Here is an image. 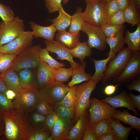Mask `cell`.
<instances>
[{
    "instance_id": "1",
    "label": "cell",
    "mask_w": 140,
    "mask_h": 140,
    "mask_svg": "<svg viewBox=\"0 0 140 140\" xmlns=\"http://www.w3.org/2000/svg\"><path fill=\"white\" fill-rule=\"evenodd\" d=\"M5 126L4 135L8 140H29L35 129L29 119L28 115L15 107L1 113Z\"/></svg>"
},
{
    "instance_id": "2",
    "label": "cell",
    "mask_w": 140,
    "mask_h": 140,
    "mask_svg": "<svg viewBox=\"0 0 140 140\" xmlns=\"http://www.w3.org/2000/svg\"><path fill=\"white\" fill-rule=\"evenodd\" d=\"M98 82L90 80L76 86L74 121L76 122L84 114L90 105L91 94Z\"/></svg>"
},
{
    "instance_id": "3",
    "label": "cell",
    "mask_w": 140,
    "mask_h": 140,
    "mask_svg": "<svg viewBox=\"0 0 140 140\" xmlns=\"http://www.w3.org/2000/svg\"><path fill=\"white\" fill-rule=\"evenodd\" d=\"M41 97L38 89L22 88L15 97V107L21 112L28 115L35 111Z\"/></svg>"
},
{
    "instance_id": "4",
    "label": "cell",
    "mask_w": 140,
    "mask_h": 140,
    "mask_svg": "<svg viewBox=\"0 0 140 140\" xmlns=\"http://www.w3.org/2000/svg\"><path fill=\"white\" fill-rule=\"evenodd\" d=\"M39 45H32L16 55L13 59L11 67L18 73L25 69H35L40 61Z\"/></svg>"
},
{
    "instance_id": "5",
    "label": "cell",
    "mask_w": 140,
    "mask_h": 140,
    "mask_svg": "<svg viewBox=\"0 0 140 140\" xmlns=\"http://www.w3.org/2000/svg\"><path fill=\"white\" fill-rule=\"evenodd\" d=\"M106 3L104 0H101L86 3L85 10L81 13L84 22L101 28L103 27L106 23L105 13Z\"/></svg>"
},
{
    "instance_id": "6",
    "label": "cell",
    "mask_w": 140,
    "mask_h": 140,
    "mask_svg": "<svg viewBox=\"0 0 140 140\" xmlns=\"http://www.w3.org/2000/svg\"><path fill=\"white\" fill-rule=\"evenodd\" d=\"M132 53L127 47L123 48L109 61L101 80L102 83H106L108 80L116 78L121 73L130 58Z\"/></svg>"
},
{
    "instance_id": "7",
    "label": "cell",
    "mask_w": 140,
    "mask_h": 140,
    "mask_svg": "<svg viewBox=\"0 0 140 140\" xmlns=\"http://www.w3.org/2000/svg\"><path fill=\"white\" fill-rule=\"evenodd\" d=\"M69 88L67 85L55 80L38 90L41 98L53 105L62 100Z\"/></svg>"
},
{
    "instance_id": "8",
    "label": "cell",
    "mask_w": 140,
    "mask_h": 140,
    "mask_svg": "<svg viewBox=\"0 0 140 140\" xmlns=\"http://www.w3.org/2000/svg\"><path fill=\"white\" fill-rule=\"evenodd\" d=\"M25 30L24 21L19 16L8 23L0 22V47L13 40Z\"/></svg>"
},
{
    "instance_id": "9",
    "label": "cell",
    "mask_w": 140,
    "mask_h": 140,
    "mask_svg": "<svg viewBox=\"0 0 140 140\" xmlns=\"http://www.w3.org/2000/svg\"><path fill=\"white\" fill-rule=\"evenodd\" d=\"M81 31L87 36V44L91 49L95 48L101 51L106 49V37L102 28L84 22Z\"/></svg>"
},
{
    "instance_id": "10",
    "label": "cell",
    "mask_w": 140,
    "mask_h": 140,
    "mask_svg": "<svg viewBox=\"0 0 140 140\" xmlns=\"http://www.w3.org/2000/svg\"><path fill=\"white\" fill-rule=\"evenodd\" d=\"M32 31L24 30L11 41L0 47V52L17 55L32 45Z\"/></svg>"
},
{
    "instance_id": "11",
    "label": "cell",
    "mask_w": 140,
    "mask_h": 140,
    "mask_svg": "<svg viewBox=\"0 0 140 140\" xmlns=\"http://www.w3.org/2000/svg\"><path fill=\"white\" fill-rule=\"evenodd\" d=\"M131 55L121 73L114 78L115 83H127L139 77L140 73V51L132 52Z\"/></svg>"
},
{
    "instance_id": "12",
    "label": "cell",
    "mask_w": 140,
    "mask_h": 140,
    "mask_svg": "<svg viewBox=\"0 0 140 140\" xmlns=\"http://www.w3.org/2000/svg\"><path fill=\"white\" fill-rule=\"evenodd\" d=\"M90 106L89 123L91 126L101 120L111 117L116 110L108 103L95 98L90 100Z\"/></svg>"
},
{
    "instance_id": "13",
    "label": "cell",
    "mask_w": 140,
    "mask_h": 140,
    "mask_svg": "<svg viewBox=\"0 0 140 140\" xmlns=\"http://www.w3.org/2000/svg\"><path fill=\"white\" fill-rule=\"evenodd\" d=\"M44 43L46 48L49 51L56 54L57 58L61 60H66L68 61L74 68L79 67L80 64L75 62L71 53L70 50L66 47L60 42L53 40H45Z\"/></svg>"
},
{
    "instance_id": "14",
    "label": "cell",
    "mask_w": 140,
    "mask_h": 140,
    "mask_svg": "<svg viewBox=\"0 0 140 140\" xmlns=\"http://www.w3.org/2000/svg\"><path fill=\"white\" fill-rule=\"evenodd\" d=\"M36 78L38 89L55 80L56 69L40 60L36 68Z\"/></svg>"
},
{
    "instance_id": "15",
    "label": "cell",
    "mask_w": 140,
    "mask_h": 140,
    "mask_svg": "<svg viewBox=\"0 0 140 140\" xmlns=\"http://www.w3.org/2000/svg\"><path fill=\"white\" fill-rule=\"evenodd\" d=\"M101 101L109 104L112 107L115 109L125 107L128 110H131L136 116L140 115L137 110L132 104L130 97L127 92L125 90L119 94L114 96L107 97L101 99Z\"/></svg>"
},
{
    "instance_id": "16",
    "label": "cell",
    "mask_w": 140,
    "mask_h": 140,
    "mask_svg": "<svg viewBox=\"0 0 140 140\" xmlns=\"http://www.w3.org/2000/svg\"><path fill=\"white\" fill-rule=\"evenodd\" d=\"M74 122V119L58 117L51 131L54 140H67L69 132Z\"/></svg>"
},
{
    "instance_id": "17",
    "label": "cell",
    "mask_w": 140,
    "mask_h": 140,
    "mask_svg": "<svg viewBox=\"0 0 140 140\" xmlns=\"http://www.w3.org/2000/svg\"><path fill=\"white\" fill-rule=\"evenodd\" d=\"M1 78L8 89L18 94L22 88L18 73L11 67L0 74Z\"/></svg>"
},
{
    "instance_id": "18",
    "label": "cell",
    "mask_w": 140,
    "mask_h": 140,
    "mask_svg": "<svg viewBox=\"0 0 140 140\" xmlns=\"http://www.w3.org/2000/svg\"><path fill=\"white\" fill-rule=\"evenodd\" d=\"M89 117L86 110L85 113L80 117L70 129L67 140H82L86 127L89 122Z\"/></svg>"
},
{
    "instance_id": "19",
    "label": "cell",
    "mask_w": 140,
    "mask_h": 140,
    "mask_svg": "<svg viewBox=\"0 0 140 140\" xmlns=\"http://www.w3.org/2000/svg\"><path fill=\"white\" fill-rule=\"evenodd\" d=\"M29 24L32 30L34 38H41L47 40H53L57 30L52 24L48 26H43L32 21L29 22Z\"/></svg>"
},
{
    "instance_id": "20",
    "label": "cell",
    "mask_w": 140,
    "mask_h": 140,
    "mask_svg": "<svg viewBox=\"0 0 140 140\" xmlns=\"http://www.w3.org/2000/svg\"><path fill=\"white\" fill-rule=\"evenodd\" d=\"M80 32L72 33L66 30L58 31L55 38L57 41L71 50L80 42Z\"/></svg>"
},
{
    "instance_id": "21",
    "label": "cell",
    "mask_w": 140,
    "mask_h": 140,
    "mask_svg": "<svg viewBox=\"0 0 140 140\" xmlns=\"http://www.w3.org/2000/svg\"><path fill=\"white\" fill-rule=\"evenodd\" d=\"M34 69L32 68L24 69L18 73L20 83L22 88L38 89L36 73Z\"/></svg>"
},
{
    "instance_id": "22",
    "label": "cell",
    "mask_w": 140,
    "mask_h": 140,
    "mask_svg": "<svg viewBox=\"0 0 140 140\" xmlns=\"http://www.w3.org/2000/svg\"><path fill=\"white\" fill-rule=\"evenodd\" d=\"M111 117L130 125L137 131H140V118L130 114L127 110L122 111L116 110Z\"/></svg>"
},
{
    "instance_id": "23",
    "label": "cell",
    "mask_w": 140,
    "mask_h": 140,
    "mask_svg": "<svg viewBox=\"0 0 140 140\" xmlns=\"http://www.w3.org/2000/svg\"><path fill=\"white\" fill-rule=\"evenodd\" d=\"M107 119L111 126L113 132L118 140H127L133 128L131 126H124L120 120L111 117Z\"/></svg>"
},
{
    "instance_id": "24",
    "label": "cell",
    "mask_w": 140,
    "mask_h": 140,
    "mask_svg": "<svg viewBox=\"0 0 140 140\" xmlns=\"http://www.w3.org/2000/svg\"><path fill=\"white\" fill-rule=\"evenodd\" d=\"M86 65V62L84 61L81 62L79 67L74 69L72 76V79L67 84L69 87L91 79L92 75L85 72Z\"/></svg>"
},
{
    "instance_id": "25",
    "label": "cell",
    "mask_w": 140,
    "mask_h": 140,
    "mask_svg": "<svg viewBox=\"0 0 140 140\" xmlns=\"http://www.w3.org/2000/svg\"><path fill=\"white\" fill-rule=\"evenodd\" d=\"M136 30L132 32L127 30L124 37L125 44L127 48L132 52L140 50V23L137 25Z\"/></svg>"
},
{
    "instance_id": "26",
    "label": "cell",
    "mask_w": 140,
    "mask_h": 140,
    "mask_svg": "<svg viewBox=\"0 0 140 140\" xmlns=\"http://www.w3.org/2000/svg\"><path fill=\"white\" fill-rule=\"evenodd\" d=\"M107 55L108 56L107 58L101 60H96L91 58L94 63L95 68V73L92 76L91 80L97 81L98 82L102 79L107 68V64L116 55L111 53Z\"/></svg>"
},
{
    "instance_id": "27",
    "label": "cell",
    "mask_w": 140,
    "mask_h": 140,
    "mask_svg": "<svg viewBox=\"0 0 140 140\" xmlns=\"http://www.w3.org/2000/svg\"><path fill=\"white\" fill-rule=\"evenodd\" d=\"M124 26L115 36L106 38V43L109 45L110 48V51L107 55L111 53L116 55L124 48L125 44L124 37Z\"/></svg>"
},
{
    "instance_id": "28",
    "label": "cell",
    "mask_w": 140,
    "mask_h": 140,
    "mask_svg": "<svg viewBox=\"0 0 140 140\" xmlns=\"http://www.w3.org/2000/svg\"><path fill=\"white\" fill-rule=\"evenodd\" d=\"M57 17L47 20L51 22L58 31H64L70 26L72 16L67 13L61 6L58 11Z\"/></svg>"
},
{
    "instance_id": "29",
    "label": "cell",
    "mask_w": 140,
    "mask_h": 140,
    "mask_svg": "<svg viewBox=\"0 0 140 140\" xmlns=\"http://www.w3.org/2000/svg\"><path fill=\"white\" fill-rule=\"evenodd\" d=\"M123 12L125 22L132 26L137 25L140 23L139 12L130 1Z\"/></svg>"
},
{
    "instance_id": "30",
    "label": "cell",
    "mask_w": 140,
    "mask_h": 140,
    "mask_svg": "<svg viewBox=\"0 0 140 140\" xmlns=\"http://www.w3.org/2000/svg\"><path fill=\"white\" fill-rule=\"evenodd\" d=\"M70 51L73 57L79 58L81 62L83 61L86 57H90L92 53L86 41L80 42Z\"/></svg>"
},
{
    "instance_id": "31",
    "label": "cell",
    "mask_w": 140,
    "mask_h": 140,
    "mask_svg": "<svg viewBox=\"0 0 140 140\" xmlns=\"http://www.w3.org/2000/svg\"><path fill=\"white\" fill-rule=\"evenodd\" d=\"M53 106L54 112L59 118L74 119L75 105L70 107H66L61 105L59 102Z\"/></svg>"
},
{
    "instance_id": "32",
    "label": "cell",
    "mask_w": 140,
    "mask_h": 140,
    "mask_svg": "<svg viewBox=\"0 0 140 140\" xmlns=\"http://www.w3.org/2000/svg\"><path fill=\"white\" fill-rule=\"evenodd\" d=\"M82 12L81 8L78 7L75 12L72 16L68 32L74 33L79 32L81 31L82 25L84 22L81 16Z\"/></svg>"
},
{
    "instance_id": "33",
    "label": "cell",
    "mask_w": 140,
    "mask_h": 140,
    "mask_svg": "<svg viewBox=\"0 0 140 140\" xmlns=\"http://www.w3.org/2000/svg\"><path fill=\"white\" fill-rule=\"evenodd\" d=\"M93 132L97 138L106 133L112 131L107 119L101 120L92 125Z\"/></svg>"
},
{
    "instance_id": "34",
    "label": "cell",
    "mask_w": 140,
    "mask_h": 140,
    "mask_svg": "<svg viewBox=\"0 0 140 140\" xmlns=\"http://www.w3.org/2000/svg\"><path fill=\"white\" fill-rule=\"evenodd\" d=\"M39 53L40 60L46 62L52 68L56 69L65 66L64 64L59 62L53 58L49 54V51L46 48H43L41 47Z\"/></svg>"
},
{
    "instance_id": "35",
    "label": "cell",
    "mask_w": 140,
    "mask_h": 140,
    "mask_svg": "<svg viewBox=\"0 0 140 140\" xmlns=\"http://www.w3.org/2000/svg\"><path fill=\"white\" fill-rule=\"evenodd\" d=\"M29 119L35 129L45 128L46 116L35 111L28 115Z\"/></svg>"
},
{
    "instance_id": "36",
    "label": "cell",
    "mask_w": 140,
    "mask_h": 140,
    "mask_svg": "<svg viewBox=\"0 0 140 140\" xmlns=\"http://www.w3.org/2000/svg\"><path fill=\"white\" fill-rule=\"evenodd\" d=\"M75 85L69 88V89L64 98L59 102L60 104L65 107H70L75 105L76 100V88Z\"/></svg>"
},
{
    "instance_id": "37",
    "label": "cell",
    "mask_w": 140,
    "mask_h": 140,
    "mask_svg": "<svg viewBox=\"0 0 140 140\" xmlns=\"http://www.w3.org/2000/svg\"><path fill=\"white\" fill-rule=\"evenodd\" d=\"M17 55L0 52V73H3L11 67L13 59Z\"/></svg>"
},
{
    "instance_id": "38",
    "label": "cell",
    "mask_w": 140,
    "mask_h": 140,
    "mask_svg": "<svg viewBox=\"0 0 140 140\" xmlns=\"http://www.w3.org/2000/svg\"><path fill=\"white\" fill-rule=\"evenodd\" d=\"M74 69L71 66L68 68L62 67L56 69L55 80L62 82L67 81L72 76Z\"/></svg>"
},
{
    "instance_id": "39",
    "label": "cell",
    "mask_w": 140,
    "mask_h": 140,
    "mask_svg": "<svg viewBox=\"0 0 140 140\" xmlns=\"http://www.w3.org/2000/svg\"><path fill=\"white\" fill-rule=\"evenodd\" d=\"M0 17L2 21L6 23L14 20L16 17L13 11L9 6L0 3Z\"/></svg>"
},
{
    "instance_id": "40",
    "label": "cell",
    "mask_w": 140,
    "mask_h": 140,
    "mask_svg": "<svg viewBox=\"0 0 140 140\" xmlns=\"http://www.w3.org/2000/svg\"><path fill=\"white\" fill-rule=\"evenodd\" d=\"M35 111L46 116L55 113L53 105L41 98L36 106Z\"/></svg>"
},
{
    "instance_id": "41",
    "label": "cell",
    "mask_w": 140,
    "mask_h": 140,
    "mask_svg": "<svg viewBox=\"0 0 140 140\" xmlns=\"http://www.w3.org/2000/svg\"><path fill=\"white\" fill-rule=\"evenodd\" d=\"M124 26V24L116 25L106 24L102 29L106 38L116 35Z\"/></svg>"
},
{
    "instance_id": "42",
    "label": "cell",
    "mask_w": 140,
    "mask_h": 140,
    "mask_svg": "<svg viewBox=\"0 0 140 140\" xmlns=\"http://www.w3.org/2000/svg\"><path fill=\"white\" fill-rule=\"evenodd\" d=\"M125 22L123 11L120 10L107 19L106 24L118 25L123 24Z\"/></svg>"
},
{
    "instance_id": "43",
    "label": "cell",
    "mask_w": 140,
    "mask_h": 140,
    "mask_svg": "<svg viewBox=\"0 0 140 140\" xmlns=\"http://www.w3.org/2000/svg\"><path fill=\"white\" fill-rule=\"evenodd\" d=\"M14 107L13 102L8 99L5 94L0 92V113L8 111Z\"/></svg>"
},
{
    "instance_id": "44",
    "label": "cell",
    "mask_w": 140,
    "mask_h": 140,
    "mask_svg": "<svg viewBox=\"0 0 140 140\" xmlns=\"http://www.w3.org/2000/svg\"><path fill=\"white\" fill-rule=\"evenodd\" d=\"M120 10L116 0H111L107 3L105 13L107 19Z\"/></svg>"
},
{
    "instance_id": "45",
    "label": "cell",
    "mask_w": 140,
    "mask_h": 140,
    "mask_svg": "<svg viewBox=\"0 0 140 140\" xmlns=\"http://www.w3.org/2000/svg\"><path fill=\"white\" fill-rule=\"evenodd\" d=\"M45 5L48 11L53 13L58 11L62 6L61 2L63 0H45Z\"/></svg>"
},
{
    "instance_id": "46",
    "label": "cell",
    "mask_w": 140,
    "mask_h": 140,
    "mask_svg": "<svg viewBox=\"0 0 140 140\" xmlns=\"http://www.w3.org/2000/svg\"><path fill=\"white\" fill-rule=\"evenodd\" d=\"M33 135L35 140H46L50 136L51 132L44 128L35 129Z\"/></svg>"
},
{
    "instance_id": "47",
    "label": "cell",
    "mask_w": 140,
    "mask_h": 140,
    "mask_svg": "<svg viewBox=\"0 0 140 140\" xmlns=\"http://www.w3.org/2000/svg\"><path fill=\"white\" fill-rule=\"evenodd\" d=\"M58 118L55 113L46 116L45 128L51 131Z\"/></svg>"
},
{
    "instance_id": "48",
    "label": "cell",
    "mask_w": 140,
    "mask_h": 140,
    "mask_svg": "<svg viewBox=\"0 0 140 140\" xmlns=\"http://www.w3.org/2000/svg\"><path fill=\"white\" fill-rule=\"evenodd\" d=\"M82 140H97L93 130L92 126L89 122L87 124L85 129Z\"/></svg>"
},
{
    "instance_id": "49",
    "label": "cell",
    "mask_w": 140,
    "mask_h": 140,
    "mask_svg": "<svg viewBox=\"0 0 140 140\" xmlns=\"http://www.w3.org/2000/svg\"><path fill=\"white\" fill-rule=\"evenodd\" d=\"M127 88L130 91L135 90L140 92V78L139 77L132 81L126 86Z\"/></svg>"
},
{
    "instance_id": "50",
    "label": "cell",
    "mask_w": 140,
    "mask_h": 140,
    "mask_svg": "<svg viewBox=\"0 0 140 140\" xmlns=\"http://www.w3.org/2000/svg\"><path fill=\"white\" fill-rule=\"evenodd\" d=\"M128 94L131 99V102L135 107L140 112V95H134L131 92H129Z\"/></svg>"
},
{
    "instance_id": "51",
    "label": "cell",
    "mask_w": 140,
    "mask_h": 140,
    "mask_svg": "<svg viewBox=\"0 0 140 140\" xmlns=\"http://www.w3.org/2000/svg\"><path fill=\"white\" fill-rule=\"evenodd\" d=\"M121 83H118L114 85H109L106 86L104 90V92L107 95H111L113 94L115 92L117 87L120 85Z\"/></svg>"
},
{
    "instance_id": "52",
    "label": "cell",
    "mask_w": 140,
    "mask_h": 140,
    "mask_svg": "<svg viewBox=\"0 0 140 140\" xmlns=\"http://www.w3.org/2000/svg\"><path fill=\"white\" fill-rule=\"evenodd\" d=\"M97 140H118L113 131L104 134L97 138Z\"/></svg>"
},
{
    "instance_id": "53",
    "label": "cell",
    "mask_w": 140,
    "mask_h": 140,
    "mask_svg": "<svg viewBox=\"0 0 140 140\" xmlns=\"http://www.w3.org/2000/svg\"><path fill=\"white\" fill-rule=\"evenodd\" d=\"M120 10H124L128 6L130 0H116Z\"/></svg>"
},
{
    "instance_id": "54",
    "label": "cell",
    "mask_w": 140,
    "mask_h": 140,
    "mask_svg": "<svg viewBox=\"0 0 140 140\" xmlns=\"http://www.w3.org/2000/svg\"><path fill=\"white\" fill-rule=\"evenodd\" d=\"M5 126L2 114L0 113V139L4 135Z\"/></svg>"
},
{
    "instance_id": "55",
    "label": "cell",
    "mask_w": 140,
    "mask_h": 140,
    "mask_svg": "<svg viewBox=\"0 0 140 140\" xmlns=\"http://www.w3.org/2000/svg\"><path fill=\"white\" fill-rule=\"evenodd\" d=\"M5 95L7 98L10 100L13 99L16 96V93L13 91L9 89L6 91Z\"/></svg>"
},
{
    "instance_id": "56",
    "label": "cell",
    "mask_w": 140,
    "mask_h": 140,
    "mask_svg": "<svg viewBox=\"0 0 140 140\" xmlns=\"http://www.w3.org/2000/svg\"><path fill=\"white\" fill-rule=\"evenodd\" d=\"M8 89L2 79L0 75V92L5 94V92Z\"/></svg>"
},
{
    "instance_id": "57",
    "label": "cell",
    "mask_w": 140,
    "mask_h": 140,
    "mask_svg": "<svg viewBox=\"0 0 140 140\" xmlns=\"http://www.w3.org/2000/svg\"><path fill=\"white\" fill-rule=\"evenodd\" d=\"M130 1L135 6L138 11H140V0H130Z\"/></svg>"
},
{
    "instance_id": "58",
    "label": "cell",
    "mask_w": 140,
    "mask_h": 140,
    "mask_svg": "<svg viewBox=\"0 0 140 140\" xmlns=\"http://www.w3.org/2000/svg\"><path fill=\"white\" fill-rule=\"evenodd\" d=\"M101 0H85L86 4Z\"/></svg>"
},
{
    "instance_id": "59",
    "label": "cell",
    "mask_w": 140,
    "mask_h": 140,
    "mask_svg": "<svg viewBox=\"0 0 140 140\" xmlns=\"http://www.w3.org/2000/svg\"><path fill=\"white\" fill-rule=\"evenodd\" d=\"M46 140H54L52 136L51 135Z\"/></svg>"
},
{
    "instance_id": "60",
    "label": "cell",
    "mask_w": 140,
    "mask_h": 140,
    "mask_svg": "<svg viewBox=\"0 0 140 140\" xmlns=\"http://www.w3.org/2000/svg\"><path fill=\"white\" fill-rule=\"evenodd\" d=\"M29 140H35L33 135H32L30 137Z\"/></svg>"
},
{
    "instance_id": "61",
    "label": "cell",
    "mask_w": 140,
    "mask_h": 140,
    "mask_svg": "<svg viewBox=\"0 0 140 140\" xmlns=\"http://www.w3.org/2000/svg\"><path fill=\"white\" fill-rule=\"evenodd\" d=\"M69 0H63V3L64 4H67L69 1Z\"/></svg>"
},
{
    "instance_id": "62",
    "label": "cell",
    "mask_w": 140,
    "mask_h": 140,
    "mask_svg": "<svg viewBox=\"0 0 140 140\" xmlns=\"http://www.w3.org/2000/svg\"><path fill=\"white\" fill-rule=\"evenodd\" d=\"M111 0H104L106 2H108L110 1H111Z\"/></svg>"
}]
</instances>
